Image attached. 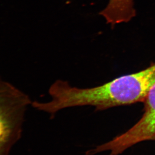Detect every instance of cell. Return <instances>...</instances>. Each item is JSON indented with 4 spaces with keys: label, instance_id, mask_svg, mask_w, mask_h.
I'll use <instances>...</instances> for the list:
<instances>
[{
    "label": "cell",
    "instance_id": "4",
    "mask_svg": "<svg viewBox=\"0 0 155 155\" xmlns=\"http://www.w3.org/2000/svg\"><path fill=\"white\" fill-rule=\"evenodd\" d=\"M99 14L112 26L128 22L136 16L134 0H109L106 8Z\"/></svg>",
    "mask_w": 155,
    "mask_h": 155
},
{
    "label": "cell",
    "instance_id": "3",
    "mask_svg": "<svg viewBox=\"0 0 155 155\" xmlns=\"http://www.w3.org/2000/svg\"><path fill=\"white\" fill-rule=\"evenodd\" d=\"M144 102L145 111L140 120L124 134L96 147V153L109 151V155H118L137 143L152 140L155 137V85L150 91Z\"/></svg>",
    "mask_w": 155,
    "mask_h": 155
},
{
    "label": "cell",
    "instance_id": "1",
    "mask_svg": "<svg viewBox=\"0 0 155 155\" xmlns=\"http://www.w3.org/2000/svg\"><path fill=\"white\" fill-rule=\"evenodd\" d=\"M155 85V63L135 73L119 77L107 83L93 88L72 87L64 81L54 82L49 88L51 101H35L32 105L51 114L61 109L90 105L97 110L144 102Z\"/></svg>",
    "mask_w": 155,
    "mask_h": 155
},
{
    "label": "cell",
    "instance_id": "2",
    "mask_svg": "<svg viewBox=\"0 0 155 155\" xmlns=\"http://www.w3.org/2000/svg\"><path fill=\"white\" fill-rule=\"evenodd\" d=\"M29 97L0 78V155H8L19 139Z\"/></svg>",
    "mask_w": 155,
    "mask_h": 155
},
{
    "label": "cell",
    "instance_id": "5",
    "mask_svg": "<svg viewBox=\"0 0 155 155\" xmlns=\"http://www.w3.org/2000/svg\"><path fill=\"white\" fill-rule=\"evenodd\" d=\"M152 140H155V137L153 138V139H152Z\"/></svg>",
    "mask_w": 155,
    "mask_h": 155
}]
</instances>
